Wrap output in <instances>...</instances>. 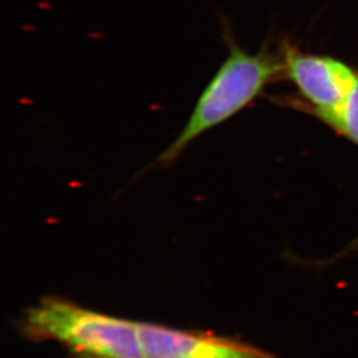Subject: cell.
Masks as SVG:
<instances>
[{
	"label": "cell",
	"mask_w": 358,
	"mask_h": 358,
	"mask_svg": "<svg viewBox=\"0 0 358 358\" xmlns=\"http://www.w3.org/2000/svg\"><path fill=\"white\" fill-rule=\"evenodd\" d=\"M145 358H275L269 352L213 333L137 322Z\"/></svg>",
	"instance_id": "4"
},
{
	"label": "cell",
	"mask_w": 358,
	"mask_h": 358,
	"mask_svg": "<svg viewBox=\"0 0 358 358\" xmlns=\"http://www.w3.org/2000/svg\"><path fill=\"white\" fill-rule=\"evenodd\" d=\"M229 52L197 99L193 112L156 165H171L199 136L216 128L246 108L276 76L284 72L280 61L267 51L250 54L225 33Z\"/></svg>",
	"instance_id": "1"
},
{
	"label": "cell",
	"mask_w": 358,
	"mask_h": 358,
	"mask_svg": "<svg viewBox=\"0 0 358 358\" xmlns=\"http://www.w3.org/2000/svg\"><path fill=\"white\" fill-rule=\"evenodd\" d=\"M20 331L31 341H56L72 358H145L136 321L49 296L28 308Z\"/></svg>",
	"instance_id": "2"
},
{
	"label": "cell",
	"mask_w": 358,
	"mask_h": 358,
	"mask_svg": "<svg viewBox=\"0 0 358 358\" xmlns=\"http://www.w3.org/2000/svg\"><path fill=\"white\" fill-rule=\"evenodd\" d=\"M324 122L358 145V78L341 107Z\"/></svg>",
	"instance_id": "5"
},
{
	"label": "cell",
	"mask_w": 358,
	"mask_h": 358,
	"mask_svg": "<svg viewBox=\"0 0 358 358\" xmlns=\"http://www.w3.org/2000/svg\"><path fill=\"white\" fill-rule=\"evenodd\" d=\"M283 63L284 72L322 121L341 107L358 78L350 66L326 56L287 49Z\"/></svg>",
	"instance_id": "3"
}]
</instances>
